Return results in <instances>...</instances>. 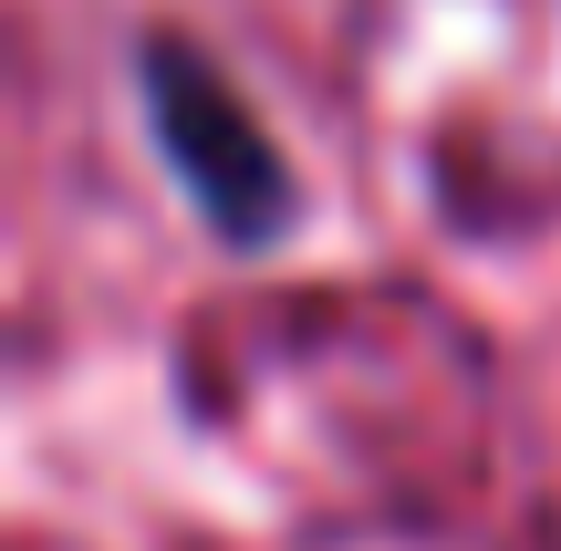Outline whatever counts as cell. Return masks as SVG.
Returning <instances> with one entry per match:
<instances>
[{
    "label": "cell",
    "instance_id": "cell-1",
    "mask_svg": "<svg viewBox=\"0 0 561 551\" xmlns=\"http://www.w3.org/2000/svg\"><path fill=\"white\" fill-rule=\"evenodd\" d=\"M136 94H146V136H157L167 177L187 187V208L229 250H271L301 219L291 157L261 125V104L219 73V53H198L187 32H146L136 42Z\"/></svg>",
    "mask_w": 561,
    "mask_h": 551
}]
</instances>
